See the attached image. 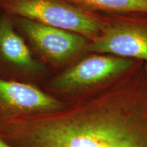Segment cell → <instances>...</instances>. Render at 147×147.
<instances>
[{"label":"cell","mask_w":147,"mask_h":147,"mask_svg":"<svg viewBox=\"0 0 147 147\" xmlns=\"http://www.w3.org/2000/svg\"><path fill=\"white\" fill-rule=\"evenodd\" d=\"M145 71H146V73L147 74V65H146V69H145Z\"/></svg>","instance_id":"obj_10"},{"label":"cell","mask_w":147,"mask_h":147,"mask_svg":"<svg viewBox=\"0 0 147 147\" xmlns=\"http://www.w3.org/2000/svg\"><path fill=\"white\" fill-rule=\"evenodd\" d=\"M86 47L90 52L147 61V29L131 25H107Z\"/></svg>","instance_id":"obj_6"},{"label":"cell","mask_w":147,"mask_h":147,"mask_svg":"<svg viewBox=\"0 0 147 147\" xmlns=\"http://www.w3.org/2000/svg\"><path fill=\"white\" fill-rule=\"evenodd\" d=\"M94 96L56 111L0 122L14 147H147V74H129Z\"/></svg>","instance_id":"obj_1"},{"label":"cell","mask_w":147,"mask_h":147,"mask_svg":"<svg viewBox=\"0 0 147 147\" xmlns=\"http://www.w3.org/2000/svg\"><path fill=\"white\" fill-rule=\"evenodd\" d=\"M9 18H0V54L12 65L27 71H37L41 65L34 59L23 38L16 33Z\"/></svg>","instance_id":"obj_7"},{"label":"cell","mask_w":147,"mask_h":147,"mask_svg":"<svg viewBox=\"0 0 147 147\" xmlns=\"http://www.w3.org/2000/svg\"><path fill=\"white\" fill-rule=\"evenodd\" d=\"M18 25L40 53L54 63L68 61L86 47L87 38L76 33L21 17Z\"/></svg>","instance_id":"obj_5"},{"label":"cell","mask_w":147,"mask_h":147,"mask_svg":"<svg viewBox=\"0 0 147 147\" xmlns=\"http://www.w3.org/2000/svg\"><path fill=\"white\" fill-rule=\"evenodd\" d=\"M66 105L32 84L0 78V121L56 111Z\"/></svg>","instance_id":"obj_4"},{"label":"cell","mask_w":147,"mask_h":147,"mask_svg":"<svg viewBox=\"0 0 147 147\" xmlns=\"http://www.w3.org/2000/svg\"><path fill=\"white\" fill-rule=\"evenodd\" d=\"M0 147H14L12 145H11L10 143L0 138Z\"/></svg>","instance_id":"obj_9"},{"label":"cell","mask_w":147,"mask_h":147,"mask_svg":"<svg viewBox=\"0 0 147 147\" xmlns=\"http://www.w3.org/2000/svg\"><path fill=\"white\" fill-rule=\"evenodd\" d=\"M134 66L135 62L129 59L114 55H93L55 77L51 87L60 93H75L129 72Z\"/></svg>","instance_id":"obj_3"},{"label":"cell","mask_w":147,"mask_h":147,"mask_svg":"<svg viewBox=\"0 0 147 147\" xmlns=\"http://www.w3.org/2000/svg\"><path fill=\"white\" fill-rule=\"evenodd\" d=\"M89 12L147 14V0H65Z\"/></svg>","instance_id":"obj_8"},{"label":"cell","mask_w":147,"mask_h":147,"mask_svg":"<svg viewBox=\"0 0 147 147\" xmlns=\"http://www.w3.org/2000/svg\"><path fill=\"white\" fill-rule=\"evenodd\" d=\"M0 7L9 13L76 33L91 41L107 27L93 12L65 0H0Z\"/></svg>","instance_id":"obj_2"}]
</instances>
